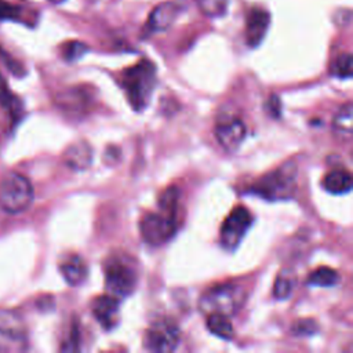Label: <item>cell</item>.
Masks as SVG:
<instances>
[{"label":"cell","instance_id":"cell-1","mask_svg":"<svg viewBox=\"0 0 353 353\" xmlns=\"http://www.w3.org/2000/svg\"><path fill=\"white\" fill-rule=\"evenodd\" d=\"M154 81L156 68L149 61H141L123 72L121 83L135 110H141L148 105L154 88Z\"/></svg>","mask_w":353,"mask_h":353},{"label":"cell","instance_id":"cell-2","mask_svg":"<svg viewBox=\"0 0 353 353\" xmlns=\"http://www.w3.org/2000/svg\"><path fill=\"white\" fill-rule=\"evenodd\" d=\"M33 186L30 181L17 171L7 172L0 179V208L7 214H19L30 207Z\"/></svg>","mask_w":353,"mask_h":353},{"label":"cell","instance_id":"cell-3","mask_svg":"<svg viewBox=\"0 0 353 353\" xmlns=\"http://www.w3.org/2000/svg\"><path fill=\"white\" fill-rule=\"evenodd\" d=\"M245 292L241 285L222 284L205 291L199 302L203 313H219L223 316L234 314L244 303Z\"/></svg>","mask_w":353,"mask_h":353},{"label":"cell","instance_id":"cell-4","mask_svg":"<svg viewBox=\"0 0 353 353\" xmlns=\"http://www.w3.org/2000/svg\"><path fill=\"white\" fill-rule=\"evenodd\" d=\"M105 283L110 295L124 298L137 285L135 268L124 258H112L105 266Z\"/></svg>","mask_w":353,"mask_h":353},{"label":"cell","instance_id":"cell-5","mask_svg":"<svg viewBox=\"0 0 353 353\" xmlns=\"http://www.w3.org/2000/svg\"><path fill=\"white\" fill-rule=\"evenodd\" d=\"M141 236L150 245H160L168 241L176 230L175 214L160 210V212H148L139 222Z\"/></svg>","mask_w":353,"mask_h":353},{"label":"cell","instance_id":"cell-6","mask_svg":"<svg viewBox=\"0 0 353 353\" xmlns=\"http://www.w3.org/2000/svg\"><path fill=\"white\" fill-rule=\"evenodd\" d=\"M28 336L19 316L0 309V353H19L26 350Z\"/></svg>","mask_w":353,"mask_h":353},{"label":"cell","instance_id":"cell-7","mask_svg":"<svg viewBox=\"0 0 353 353\" xmlns=\"http://www.w3.org/2000/svg\"><path fill=\"white\" fill-rule=\"evenodd\" d=\"M179 343V330L171 320L154 321L143 336L145 349L156 353H168Z\"/></svg>","mask_w":353,"mask_h":353},{"label":"cell","instance_id":"cell-8","mask_svg":"<svg viewBox=\"0 0 353 353\" xmlns=\"http://www.w3.org/2000/svg\"><path fill=\"white\" fill-rule=\"evenodd\" d=\"M295 171L290 165H284L272 174L265 175L254 188V193L270 199L277 200L288 196V193L292 190L294 179H295Z\"/></svg>","mask_w":353,"mask_h":353},{"label":"cell","instance_id":"cell-9","mask_svg":"<svg viewBox=\"0 0 353 353\" xmlns=\"http://www.w3.org/2000/svg\"><path fill=\"white\" fill-rule=\"evenodd\" d=\"M252 223L251 214L244 207H236L225 219L221 228V243L222 245L232 251L234 250L241 239L244 237L245 232Z\"/></svg>","mask_w":353,"mask_h":353},{"label":"cell","instance_id":"cell-10","mask_svg":"<svg viewBox=\"0 0 353 353\" xmlns=\"http://www.w3.org/2000/svg\"><path fill=\"white\" fill-rule=\"evenodd\" d=\"M245 124L237 117H229L226 120H222L216 124L215 128V137L219 145L228 152H234L240 148L245 138Z\"/></svg>","mask_w":353,"mask_h":353},{"label":"cell","instance_id":"cell-11","mask_svg":"<svg viewBox=\"0 0 353 353\" xmlns=\"http://www.w3.org/2000/svg\"><path fill=\"white\" fill-rule=\"evenodd\" d=\"M91 310L95 320L105 330H113L119 324V299L116 296L102 295L95 298Z\"/></svg>","mask_w":353,"mask_h":353},{"label":"cell","instance_id":"cell-12","mask_svg":"<svg viewBox=\"0 0 353 353\" xmlns=\"http://www.w3.org/2000/svg\"><path fill=\"white\" fill-rule=\"evenodd\" d=\"M270 23L269 12L262 8H252L247 18L245 40L250 47H256L263 40Z\"/></svg>","mask_w":353,"mask_h":353},{"label":"cell","instance_id":"cell-13","mask_svg":"<svg viewBox=\"0 0 353 353\" xmlns=\"http://www.w3.org/2000/svg\"><path fill=\"white\" fill-rule=\"evenodd\" d=\"M178 11H179L178 4L172 1L159 4L157 7L153 8V11L149 15L148 29L150 32H163L168 29L176 19Z\"/></svg>","mask_w":353,"mask_h":353},{"label":"cell","instance_id":"cell-14","mask_svg":"<svg viewBox=\"0 0 353 353\" xmlns=\"http://www.w3.org/2000/svg\"><path fill=\"white\" fill-rule=\"evenodd\" d=\"M63 160L66 165L72 170H85L87 167H90L92 160V149L84 141L76 142L66 149Z\"/></svg>","mask_w":353,"mask_h":353},{"label":"cell","instance_id":"cell-15","mask_svg":"<svg viewBox=\"0 0 353 353\" xmlns=\"http://www.w3.org/2000/svg\"><path fill=\"white\" fill-rule=\"evenodd\" d=\"M61 273L68 284L79 285L87 276V265L79 255H72L61 265Z\"/></svg>","mask_w":353,"mask_h":353},{"label":"cell","instance_id":"cell-16","mask_svg":"<svg viewBox=\"0 0 353 353\" xmlns=\"http://www.w3.org/2000/svg\"><path fill=\"white\" fill-rule=\"evenodd\" d=\"M323 186L334 194L347 193L352 189V175L346 170H334L324 176Z\"/></svg>","mask_w":353,"mask_h":353},{"label":"cell","instance_id":"cell-17","mask_svg":"<svg viewBox=\"0 0 353 353\" xmlns=\"http://www.w3.org/2000/svg\"><path fill=\"white\" fill-rule=\"evenodd\" d=\"M87 99L88 97L81 94L80 90H70L59 94L57 97V103L63 112L77 114L80 112H84V109L87 108Z\"/></svg>","mask_w":353,"mask_h":353},{"label":"cell","instance_id":"cell-18","mask_svg":"<svg viewBox=\"0 0 353 353\" xmlns=\"http://www.w3.org/2000/svg\"><path fill=\"white\" fill-rule=\"evenodd\" d=\"M207 328L214 335L222 339H232L234 336V328L229 321L228 316L219 313H211L207 319Z\"/></svg>","mask_w":353,"mask_h":353},{"label":"cell","instance_id":"cell-19","mask_svg":"<svg viewBox=\"0 0 353 353\" xmlns=\"http://www.w3.org/2000/svg\"><path fill=\"white\" fill-rule=\"evenodd\" d=\"M338 280H339V276L336 270L327 266H321L310 273L307 283L317 287H332L334 284L338 283Z\"/></svg>","mask_w":353,"mask_h":353},{"label":"cell","instance_id":"cell-20","mask_svg":"<svg viewBox=\"0 0 353 353\" xmlns=\"http://www.w3.org/2000/svg\"><path fill=\"white\" fill-rule=\"evenodd\" d=\"M352 114H353V108H352L350 102L343 105L338 110V113L335 114V117H334V128L339 134L346 135V137L352 135V125H353Z\"/></svg>","mask_w":353,"mask_h":353},{"label":"cell","instance_id":"cell-21","mask_svg":"<svg viewBox=\"0 0 353 353\" xmlns=\"http://www.w3.org/2000/svg\"><path fill=\"white\" fill-rule=\"evenodd\" d=\"M196 3L204 15L216 18L226 12L229 0H196Z\"/></svg>","mask_w":353,"mask_h":353},{"label":"cell","instance_id":"cell-22","mask_svg":"<svg viewBox=\"0 0 353 353\" xmlns=\"http://www.w3.org/2000/svg\"><path fill=\"white\" fill-rule=\"evenodd\" d=\"M331 72L332 74L341 77V79H347L352 76L353 73V61H352V55L349 52H345V54H341L332 68H331Z\"/></svg>","mask_w":353,"mask_h":353},{"label":"cell","instance_id":"cell-23","mask_svg":"<svg viewBox=\"0 0 353 353\" xmlns=\"http://www.w3.org/2000/svg\"><path fill=\"white\" fill-rule=\"evenodd\" d=\"M87 50H88L87 46L80 41H69L63 46L62 54L66 61H74V59L80 58L84 52H87Z\"/></svg>","mask_w":353,"mask_h":353},{"label":"cell","instance_id":"cell-24","mask_svg":"<svg viewBox=\"0 0 353 353\" xmlns=\"http://www.w3.org/2000/svg\"><path fill=\"white\" fill-rule=\"evenodd\" d=\"M292 291V281L288 276H279L276 283H274V288H273V295L277 299H285Z\"/></svg>","mask_w":353,"mask_h":353},{"label":"cell","instance_id":"cell-25","mask_svg":"<svg viewBox=\"0 0 353 353\" xmlns=\"http://www.w3.org/2000/svg\"><path fill=\"white\" fill-rule=\"evenodd\" d=\"M17 102H18L17 98L10 92L8 84L4 80L3 74L0 73V103H3L4 106H7L14 112L17 109Z\"/></svg>","mask_w":353,"mask_h":353},{"label":"cell","instance_id":"cell-26","mask_svg":"<svg viewBox=\"0 0 353 353\" xmlns=\"http://www.w3.org/2000/svg\"><path fill=\"white\" fill-rule=\"evenodd\" d=\"M0 19L1 21H19L21 10L4 0H0Z\"/></svg>","mask_w":353,"mask_h":353},{"label":"cell","instance_id":"cell-27","mask_svg":"<svg viewBox=\"0 0 353 353\" xmlns=\"http://www.w3.org/2000/svg\"><path fill=\"white\" fill-rule=\"evenodd\" d=\"M317 330V325L313 320H299L294 324L292 332L295 335H312Z\"/></svg>","mask_w":353,"mask_h":353},{"label":"cell","instance_id":"cell-28","mask_svg":"<svg viewBox=\"0 0 353 353\" xmlns=\"http://www.w3.org/2000/svg\"><path fill=\"white\" fill-rule=\"evenodd\" d=\"M0 58L3 59V62L6 63V66H7L14 74H19V73L22 72L21 65H18V62H15V61L10 57V54L6 52V51H3L1 48H0Z\"/></svg>","mask_w":353,"mask_h":353},{"label":"cell","instance_id":"cell-29","mask_svg":"<svg viewBox=\"0 0 353 353\" xmlns=\"http://www.w3.org/2000/svg\"><path fill=\"white\" fill-rule=\"evenodd\" d=\"M79 349V330L73 328L70 338L62 346V350H77Z\"/></svg>","mask_w":353,"mask_h":353},{"label":"cell","instance_id":"cell-30","mask_svg":"<svg viewBox=\"0 0 353 353\" xmlns=\"http://www.w3.org/2000/svg\"><path fill=\"white\" fill-rule=\"evenodd\" d=\"M51 3H54V4H61V3H63L65 0H50Z\"/></svg>","mask_w":353,"mask_h":353}]
</instances>
